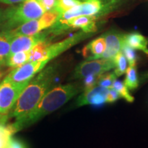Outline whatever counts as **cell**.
Masks as SVG:
<instances>
[{
    "mask_svg": "<svg viewBox=\"0 0 148 148\" xmlns=\"http://www.w3.org/2000/svg\"><path fill=\"white\" fill-rule=\"evenodd\" d=\"M82 90L83 87L78 84H68L59 85L48 90L32 110L16 119L13 124L17 132L60 108Z\"/></svg>",
    "mask_w": 148,
    "mask_h": 148,
    "instance_id": "1",
    "label": "cell"
},
{
    "mask_svg": "<svg viewBox=\"0 0 148 148\" xmlns=\"http://www.w3.org/2000/svg\"><path fill=\"white\" fill-rule=\"evenodd\" d=\"M59 73L58 64H52L42 69L21 92L8 116L16 119L28 113L45 95Z\"/></svg>",
    "mask_w": 148,
    "mask_h": 148,
    "instance_id": "2",
    "label": "cell"
},
{
    "mask_svg": "<svg viewBox=\"0 0 148 148\" xmlns=\"http://www.w3.org/2000/svg\"><path fill=\"white\" fill-rule=\"evenodd\" d=\"M46 12L38 0H24L17 6L3 11V29L10 30L31 20L39 18Z\"/></svg>",
    "mask_w": 148,
    "mask_h": 148,
    "instance_id": "3",
    "label": "cell"
},
{
    "mask_svg": "<svg viewBox=\"0 0 148 148\" xmlns=\"http://www.w3.org/2000/svg\"><path fill=\"white\" fill-rule=\"evenodd\" d=\"M29 81L17 83L5 77L0 83V114L4 115L12 110Z\"/></svg>",
    "mask_w": 148,
    "mask_h": 148,
    "instance_id": "4",
    "label": "cell"
},
{
    "mask_svg": "<svg viewBox=\"0 0 148 148\" xmlns=\"http://www.w3.org/2000/svg\"><path fill=\"white\" fill-rule=\"evenodd\" d=\"M58 15V12L54 10L47 11L39 18L27 21L9 31L13 37L38 34L44 29L49 28L56 21Z\"/></svg>",
    "mask_w": 148,
    "mask_h": 148,
    "instance_id": "5",
    "label": "cell"
},
{
    "mask_svg": "<svg viewBox=\"0 0 148 148\" xmlns=\"http://www.w3.org/2000/svg\"><path fill=\"white\" fill-rule=\"evenodd\" d=\"M113 58H99L79 63L74 70L71 79L84 78L90 74H101L114 68Z\"/></svg>",
    "mask_w": 148,
    "mask_h": 148,
    "instance_id": "6",
    "label": "cell"
},
{
    "mask_svg": "<svg viewBox=\"0 0 148 148\" xmlns=\"http://www.w3.org/2000/svg\"><path fill=\"white\" fill-rule=\"evenodd\" d=\"M94 33L84 32L82 30L61 41L53 44L49 43L45 50V60L50 61L82 40L91 36Z\"/></svg>",
    "mask_w": 148,
    "mask_h": 148,
    "instance_id": "7",
    "label": "cell"
},
{
    "mask_svg": "<svg viewBox=\"0 0 148 148\" xmlns=\"http://www.w3.org/2000/svg\"><path fill=\"white\" fill-rule=\"evenodd\" d=\"M49 62L48 60L27 62L18 67L14 68L7 77L13 82L17 83L29 81L36 74L43 69Z\"/></svg>",
    "mask_w": 148,
    "mask_h": 148,
    "instance_id": "8",
    "label": "cell"
},
{
    "mask_svg": "<svg viewBox=\"0 0 148 148\" xmlns=\"http://www.w3.org/2000/svg\"><path fill=\"white\" fill-rule=\"evenodd\" d=\"M48 31L40 32L38 34L32 35H19L13 37L11 41L10 54L18 51H29L38 44V42L49 39V36Z\"/></svg>",
    "mask_w": 148,
    "mask_h": 148,
    "instance_id": "9",
    "label": "cell"
},
{
    "mask_svg": "<svg viewBox=\"0 0 148 148\" xmlns=\"http://www.w3.org/2000/svg\"><path fill=\"white\" fill-rule=\"evenodd\" d=\"M102 36L106 40V47L103 53L99 55L97 59L113 58L118 53L121 51L122 47L125 43V34L114 31H110Z\"/></svg>",
    "mask_w": 148,
    "mask_h": 148,
    "instance_id": "10",
    "label": "cell"
},
{
    "mask_svg": "<svg viewBox=\"0 0 148 148\" xmlns=\"http://www.w3.org/2000/svg\"><path fill=\"white\" fill-rule=\"evenodd\" d=\"M108 88L97 85L90 89L84 90L77 99V106H82L84 105H101L106 101V95Z\"/></svg>",
    "mask_w": 148,
    "mask_h": 148,
    "instance_id": "11",
    "label": "cell"
},
{
    "mask_svg": "<svg viewBox=\"0 0 148 148\" xmlns=\"http://www.w3.org/2000/svg\"><path fill=\"white\" fill-rule=\"evenodd\" d=\"M106 47V40L103 36L99 37L96 39L90 42L84 47V55L88 56V60H95L99 55L103 53Z\"/></svg>",
    "mask_w": 148,
    "mask_h": 148,
    "instance_id": "12",
    "label": "cell"
},
{
    "mask_svg": "<svg viewBox=\"0 0 148 148\" xmlns=\"http://www.w3.org/2000/svg\"><path fill=\"white\" fill-rule=\"evenodd\" d=\"M125 43L134 49L142 51L148 55V40L145 36L138 32L125 34Z\"/></svg>",
    "mask_w": 148,
    "mask_h": 148,
    "instance_id": "13",
    "label": "cell"
},
{
    "mask_svg": "<svg viewBox=\"0 0 148 148\" xmlns=\"http://www.w3.org/2000/svg\"><path fill=\"white\" fill-rule=\"evenodd\" d=\"M13 36L9 30L0 32V66L5 65L10 51L11 41Z\"/></svg>",
    "mask_w": 148,
    "mask_h": 148,
    "instance_id": "14",
    "label": "cell"
},
{
    "mask_svg": "<svg viewBox=\"0 0 148 148\" xmlns=\"http://www.w3.org/2000/svg\"><path fill=\"white\" fill-rule=\"evenodd\" d=\"M5 119L0 121V148H5L12 135L17 132L13 123L5 124Z\"/></svg>",
    "mask_w": 148,
    "mask_h": 148,
    "instance_id": "15",
    "label": "cell"
},
{
    "mask_svg": "<svg viewBox=\"0 0 148 148\" xmlns=\"http://www.w3.org/2000/svg\"><path fill=\"white\" fill-rule=\"evenodd\" d=\"M29 60V50L18 51L8 56L5 65L9 67L16 68L23 65Z\"/></svg>",
    "mask_w": 148,
    "mask_h": 148,
    "instance_id": "16",
    "label": "cell"
},
{
    "mask_svg": "<svg viewBox=\"0 0 148 148\" xmlns=\"http://www.w3.org/2000/svg\"><path fill=\"white\" fill-rule=\"evenodd\" d=\"M50 43L49 39L41 41L34 46L29 50V62L32 61H43L45 60V50L47 45Z\"/></svg>",
    "mask_w": 148,
    "mask_h": 148,
    "instance_id": "17",
    "label": "cell"
},
{
    "mask_svg": "<svg viewBox=\"0 0 148 148\" xmlns=\"http://www.w3.org/2000/svg\"><path fill=\"white\" fill-rule=\"evenodd\" d=\"M123 84L128 90H134L138 87V80L136 66H130L127 68Z\"/></svg>",
    "mask_w": 148,
    "mask_h": 148,
    "instance_id": "18",
    "label": "cell"
},
{
    "mask_svg": "<svg viewBox=\"0 0 148 148\" xmlns=\"http://www.w3.org/2000/svg\"><path fill=\"white\" fill-rule=\"evenodd\" d=\"M114 61V73L116 77L121 76L125 73L127 69V60L123 53L120 51L113 58Z\"/></svg>",
    "mask_w": 148,
    "mask_h": 148,
    "instance_id": "19",
    "label": "cell"
},
{
    "mask_svg": "<svg viewBox=\"0 0 148 148\" xmlns=\"http://www.w3.org/2000/svg\"><path fill=\"white\" fill-rule=\"evenodd\" d=\"M112 88L118 92L120 97L125 99L128 102H132L134 101V97L130 95L129 90L127 89V88L125 86V84L121 82V81L116 80V79L113 83Z\"/></svg>",
    "mask_w": 148,
    "mask_h": 148,
    "instance_id": "20",
    "label": "cell"
},
{
    "mask_svg": "<svg viewBox=\"0 0 148 148\" xmlns=\"http://www.w3.org/2000/svg\"><path fill=\"white\" fill-rule=\"evenodd\" d=\"M82 1L79 0H57L54 10L58 12L59 14L62 13L75 5L79 4Z\"/></svg>",
    "mask_w": 148,
    "mask_h": 148,
    "instance_id": "21",
    "label": "cell"
},
{
    "mask_svg": "<svg viewBox=\"0 0 148 148\" xmlns=\"http://www.w3.org/2000/svg\"><path fill=\"white\" fill-rule=\"evenodd\" d=\"M116 76L113 73H107L99 74L97 80V85L103 86L107 88H111L114 81L116 80Z\"/></svg>",
    "mask_w": 148,
    "mask_h": 148,
    "instance_id": "22",
    "label": "cell"
},
{
    "mask_svg": "<svg viewBox=\"0 0 148 148\" xmlns=\"http://www.w3.org/2000/svg\"><path fill=\"white\" fill-rule=\"evenodd\" d=\"M121 52L123 53L126 60L128 61L130 66H136V55L134 49L124 43L122 47Z\"/></svg>",
    "mask_w": 148,
    "mask_h": 148,
    "instance_id": "23",
    "label": "cell"
},
{
    "mask_svg": "<svg viewBox=\"0 0 148 148\" xmlns=\"http://www.w3.org/2000/svg\"><path fill=\"white\" fill-rule=\"evenodd\" d=\"M99 74L95 75V74H90L84 77V89L87 90L92 88L94 86L97 85V80Z\"/></svg>",
    "mask_w": 148,
    "mask_h": 148,
    "instance_id": "24",
    "label": "cell"
},
{
    "mask_svg": "<svg viewBox=\"0 0 148 148\" xmlns=\"http://www.w3.org/2000/svg\"><path fill=\"white\" fill-rule=\"evenodd\" d=\"M5 148H27L23 141L15 138H11Z\"/></svg>",
    "mask_w": 148,
    "mask_h": 148,
    "instance_id": "25",
    "label": "cell"
},
{
    "mask_svg": "<svg viewBox=\"0 0 148 148\" xmlns=\"http://www.w3.org/2000/svg\"><path fill=\"white\" fill-rule=\"evenodd\" d=\"M46 12L53 10L56 4L57 0H38Z\"/></svg>",
    "mask_w": 148,
    "mask_h": 148,
    "instance_id": "26",
    "label": "cell"
},
{
    "mask_svg": "<svg viewBox=\"0 0 148 148\" xmlns=\"http://www.w3.org/2000/svg\"><path fill=\"white\" fill-rule=\"evenodd\" d=\"M119 98H121V97H120L119 94L118 93V92L116 91V90H115L112 88H109L108 92L106 95V102L112 103L114 102V101L118 100Z\"/></svg>",
    "mask_w": 148,
    "mask_h": 148,
    "instance_id": "27",
    "label": "cell"
},
{
    "mask_svg": "<svg viewBox=\"0 0 148 148\" xmlns=\"http://www.w3.org/2000/svg\"><path fill=\"white\" fill-rule=\"evenodd\" d=\"M24 0H0V2H2L5 4H14V3H21Z\"/></svg>",
    "mask_w": 148,
    "mask_h": 148,
    "instance_id": "28",
    "label": "cell"
},
{
    "mask_svg": "<svg viewBox=\"0 0 148 148\" xmlns=\"http://www.w3.org/2000/svg\"><path fill=\"white\" fill-rule=\"evenodd\" d=\"M3 11L0 8V25L3 22Z\"/></svg>",
    "mask_w": 148,
    "mask_h": 148,
    "instance_id": "29",
    "label": "cell"
},
{
    "mask_svg": "<svg viewBox=\"0 0 148 148\" xmlns=\"http://www.w3.org/2000/svg\"><path fill=\"white\" fill-rule=\"evenodd\" d=\"M3 72L1 71V69H0V79H1V77L3 76Z\"/></svg>",
    "mask_w": 148,
    "mask_h": 148,
    "instance_id": "30",
    "label": "cell"
},
{
    "mask_svg": "<svg viewBox=\"0 0 148 148\" xmlns=\"http://www.w3.org/2000/svg\"><path fill=\"white\" fill-rule=\"evenodd\" d=\"M2 116H3V114H0V121H2V120H3V119H5V118H4V119H3V118H2Z\"/></svg>",
    "mask_w": 148,
    "mask_h": 148,
    "instance_id": "31",
    "label": "cell"
},
{
    "mask_svg": "<svg viewBox=\"0 0 148 148\" xmlns=\"http://www.w3.org/2000/svg\"><path fill=\"white\" fill-rule=\"evenodd\" d=\"M79 1H86V0H79Z\"/></svg>",
    "mask_w": 148,
    "mask_h": 148,
    "instance_id": "32",
    "label": "cell"
}]
</instances>
